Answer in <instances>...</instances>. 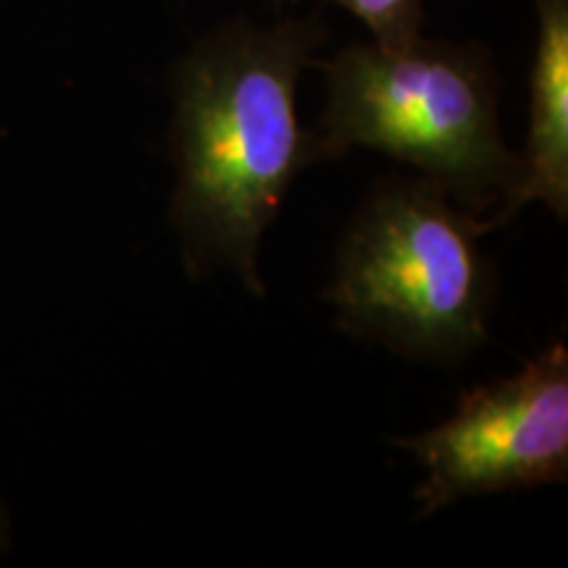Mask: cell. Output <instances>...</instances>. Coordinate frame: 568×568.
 I'll use <instances>...</instances> for the list:
<instances>
[{
  "label": "cell",
  "instance_id": "cell-1",
  "mask_svg": "<svg viewBox=\"0 0 568 568\" xmlns=\"http://www.w3.org/2000/svg\"><path fill=\"white\" fill-rule=\"evenodd\" d=\"M329 38L318 19L272 27L232 21L184 55L174 74L172 224L193 280L230 266L264 295L258 247L295 176L329 161L297 122L301 71Z\"/></svg>",
  "mask_w": 568,
  "mask_h": 568
},
{
  "label": "cell",
  "instance_id": "cell-2",
  "mask_svg": "<svg viewBox=\"0 0 568 568\" xmlns=\"http://www.w3.org/2000/svg\"><path fill=\"white\" fill-rule=\"evenodd\" d=\"M324 69L326 109L316 126L326 153L339 159L372 148L416 166L458 205L481 211L489 232L524 180L521 155L506 145L497 122V77L477 45L418 38L403 51L353 42Z\"/></svg>",
  "mask_w": 568,
  "mask_h": 568
},
{
  "label": "cell",
  "instance_id": "cell-3",
  "mask_svg": "<svg viewBox=\"0 0 568 568\" xmlns=\"http://www.w3.org/2000/svg\"><path fill=\"white\" fill-rule=\"evenodd\" d=\"M489 226L437 182H379L339 240L324 297L337 326L406 358L456 366L487 343L495 266Z\"/></svg>",
  "mask_w": 568,
  "mask_h": 568
},
{
  "label": "cell",
  "instance_id": "cell-4",
  "mask_svg": "<svg viewBox=\"0 0 568 568\" xmlns=\"http://www.w3.org/2000/svg\"><path fill=\"white\" fill-rule=\"evenodd\" d=\"M424 466L418 518L460 497L568 479V351L552 343L506 379L460 395L447 422L393 439Z\"/></svg>",
  "mask_w": 568,
  "mask_h": 568
},
{
  "label": "cell",
  "instance_id": "cell-5",
  "mask_svg": "<svg viewBox=\"0 0 568 568\" xmlns=\"http://www.w3.org/2000/svg\"><path fill=\"white\" fill-rule=\"evenodd\" d=\"M539 34L529 80V134L521 153L524 180L506 224L531 201L560 222L568 216V0H535Z\"/></svg>",
  "mask_w": 568,
  "mask_h": 568
},
{
  "label": "cell",
  "instance_id": "cell-6",
  "mask_svg": "<svg viewBox=\"0 0 568 568\" xmlns=\"http://www.w3.org/2000/svg\"><path fill=\"white\" fill-rule=\"evenodd\" d=\"M358 17L374 34V45L403 51L422 38L424 0H329Z\"/></svg>",
  "mask_w": 568,
  "mask_h": 568
},
{
  "label": "cell",
  "instance_id": "cell-7",
  "mask_svg": "<svg viewBox=\"0 0 568 568\" xmlns=\"http://www.w3.org/2000/svg\"><path fill=\"white\" fill-rule=\"evenodd\" d=\"M6 542V518H3V510H0V548H3Z\"/></svg>",
  "mask_w": 568,
  "mask_h": 568
}]
</instances>
